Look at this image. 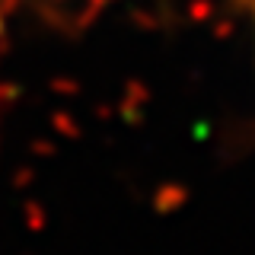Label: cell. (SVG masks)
I'll use <instances>...</instances> for the list:
<instances>
[]
</instances>
